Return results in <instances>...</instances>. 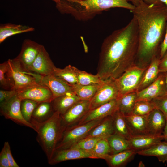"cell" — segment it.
Returning a JSON list of instances; mask_svg holds the SVG:
<instances>
[{
	"instance_id": "obj_50",
	"label": "cell",
	"mask_w": 167,
	"mask_h": 167,
	"mask_svg": "<svg viewBox=\"0 0 167 167\" xmlns=\"http://www.w3.org/2000/svg\"><path fill=\"white\" fill-rule=\"evenodd\" d=\"M55 3L58 2L60 0H52Z\"/></svg>"
},
{
	"instance_id": "obj_36",
	"label": "cell",
	"mask_w": 167,
	"mask_h": 167,
	"mask_svg": "<svg viewBox=\"0 0 167 167\" xmlns=\"http://www.w3.org/2000/svg\"><path fill=\"white\" fill-rule=\"evenodd\" d=\"M103 138H105L96 137H85L69 148L79 149L91 152L96 143L100 139Z\"/></svg>"
},
{
	"instance_id": "obj_15",
	"label": "cell",
	"mask_w": 167,
	"mask_h": 167,
	"mask_svg": "<svg viewBox=\"0 0 167 167\" xmlns=\"http://www.w3.org/2000/svg\"><path fill=\"white\" fill-rule=\"evenodd\" d=\"M56 66L44 46L33 63L30 71L41 76L53 74Z\"/></svg>"
},
{
	"instance_id": "obj_34",
	"label": "cell",
	"mask_w": 167,
	"mask_h": 167,
	"mask_svg": "<svg viewBox=\"0 0 167 167\" xmlns=\"http://www.w3.org/2000/svg\"><path fill=\"white\" fill-rule=\"evenodd\" d=\"M14 82L9 69L7 61L0 64V85L2 88L11 90Z\"/></svg>"
},
{
	"instance_id": "obj_48",
	"label": "cell",
	"mask_w": 167,
	"mask_h": 167,
	"mask_svg": "<svg viewBox=\"0 0 167 167\" xmlns=\"http://www.w3.org/2000/svg\"><path fill=\"white\" fill-rule=\"evenodd\" d=\"M165 78V81L166 82V86L167 88V72L163 73Z\"/></svg>"
},
{
	"instance_id": "obj_29",
	"label": "cell",
	"mask_w": 167,
	"mask_h": 167,
	"mask_svg": "<svg viewBox=\"0 0 167 167\" xmlns=\"http://www.w3.org/2000/svg\"><path fill=\"white\" fill-rule=\"evenodd\" d=\"M112 116L114 133L128 139L131 135L126 121L124 116L118 109Z\"/></svg>"
},
{
	"instance_id": "obj_40",
	"label": "cell",
	"mask_w": 167,
	"mask_h": 167,
	"mask_svg": "<svg viewBox=\"0 0 167 167\" xmlns=\"http://www.w3.org/2000/svg\"><path fill=\"white\" fill-rule=\"evenodd\" d=\"M3 147L5 148L11 167H19V165L16 162L12 156L10 147L8 142H5Z\"/></svg>"
},
{
	"instance_id": "obj_24",
	"label": "cell",
	"mask_w": 167,
	"mask_h": 167,
	"mask_svg": "<svg viewBox=\"0 0 167 167\" xmlns=\"http://www.w3.org/2000/svg\"><path fill=\"white\" fill-rule=\"evenodd\" d=\"M136 152L134 149H128L116 154L109 155L104 160L110 167H121L131 161L137 154Z\"/></svg>"
},
{
	"instance_id": "obj_38",
	"label": "cell",
	"mask_w": 167,
	"mask_h": 167,
	"mask_svg": "<svg viewBox=\"0 0 167 167\" xmlns=\"http://www.w3.org/2000/svg\"><path fill=\"white\" fill-rule=\"evenodd\" d=\"M155 108L154 105L151 101L139 100L136 102L132 114L148 115Z\"/></svg>"
},
{
	"instance_id": "obj_44",
	"label": "cell",
	"mask_w": 167,
	"mask_h": 167,
	"mask_svg": "<svg viewBox=\"0 0 167 167\" xmlns=\"http://www.w3.org/2000/svg\"><path fill=\"white\" fill-rule=\"evenodd\" d=\"M167 50V24L166 25L165 32L163 39L160 49L159 56L160 59H161L165 52Z\"/></svg>"
},
{
	"instance_id": "obj_5",
	"label": "cell",
	"mask_w": 167,
	"mask_h": 167,
	"mask_svg": "<svg viewBox=\"0 0 167 167\" xmlns=\"http://www.w3.org/2000/svg\"><path fill=\"white\" fill-rule=\"evenodd\" d=\"M104 118L92 120L79 126L66 127L57 145L55 150L71 147L79 141L85 138L89 132L99 124Z\"/></svg>"
},
{
	"instance_id": "obj_8",
	"label": "cell",
	"mask_w": 167,
	"mask_h": 167,
	"mask_svg": "<svg viewBox=\"0 0 167 167\" xmlns=\"http://www.w3.org/2000/svg\"><path fill=\"white\" fill-rule=\"evenodd\" d=\"M21 100L17 94L6 101L0 103V111L2 115L20 125L29 127L35 131V129L30 122L23 117L21 109Z\"/></svg>"
},
{
	"instance_id": "obj_31",
	"label": "cell",
	"mask_w": 167,
	"mask_h": 167,
	"mask_svg": "<svg viewBox=\"0 0 167 167\" xmlns=\"http://www.w3.org/2000/svg\"><path fill=\"white\" fill-rule=\"evenodd\" d=\"M54 112L51 102L40 103L34 111L32 118L42 122L49 118Z\"/></svg>"
},
{
	"instance_id": "obj_16",
	"label": "cell",
	"mask_w": 167,
	"mask_h": 167,
	"mask_svg": "<svg viewBox=\"0 0 167 167\" xmlns=\"http://www.w3.org/2000/svg\"><path fill=\"white\" fill-rule=\"evenodd\" d=\"M89 158L94 159L90 152L81 149L69 148L55 150L48 163L54 165L68 160Z\"/></svg>"
},
{
	"instance_id": "obj_27",
	"label": "cell",
	"mask_w": 167,
	"mask_h": 167,
	"mask_svg": "<svg viewBox=\"0 0 167 167\" xmlns=\"http://www.w3.org/2000/svg\"><path fill=\"white\" fill-rule=\"evenodd\" d=\"M136 99V92L120 94L117 99L118 110L124 116L132 114Z\"/></svg>"
},
{
	"instance_id": "obj_41",
	"label": "cell",
	"mask_w": 167,
	"mask_h": 167,
	"mask_svg": "<svg viewBox=\"0 0 167 167\" xmlns=\"http://www.w3.org/2000/svg\"><path fill=\"white\" fill-rule=\"evenodd\" d=\"M17 93V92L14 90H0V102L7 101L10 99Z\"/></svg>"
},
{
	"instance_id": "obj_39",
	"label": "cell",
	"mask_w": 167,
	"mask_h": 167,
	"mask_svg": "<svg viewBox=\"0 0 167 167\" xmlns=\"http://www.w3.org/2000/svg\"><path fill=\"white\" fill-rule=\"evenodd\" d=\"M151 101L155 108L161 110L167 117V95L156 98Z\"/></svg>"
},
{
	"instance_id": "obj_9",
	"label": "cell",
	"mask_w": 167,
	"mask_h": 167,
	"mask_svg": "<svg viewBox=\"0 0 167 167\" xmlns=\"http://www.w3.org/2000/svg\"><path fill=\"white\" fill-rule=\"evenodd\" d=\"M119 94L114 79L104 80L90 101V110L117 99Z\"/></svg>"
},
{
	"instance_id": "obj_2",
	"label": "cell",
	"mask_w": 167,
	"mask_h": 167,
	"mask_svg": "<svg viewBox=\"0 0 167 167\" xmlns=\"http://www.w3.org/2000/svg\"><path fill=\"white\" fill-rule=\"evenodd\" d=\"M137 21L139 46L135 64L147 68L153 58L159 56L161 45L167 24V6L144 1L131 11Z\"/></svg>"
},
{
	"instance_id": "obj_33",
	"label": "cell",
	"mask_w": 167,
	"mask_h": 167,
	"mask_svg": "<svg viewBox=\"0 0 167 167\" xmlns=\"http://www.w3.org/2000/svg\"><path fill=\"white\" fill-rule=\"evenodd\" d=\"M77 84L84 85L102 84L104 80L101 79L96 74L94 75L85 71L80 70L75 67Z\"/></svg>"
},
{
	"instance_id": "obj_11",
	"label": "cell",
	"mask_w": 167,
	"mask_h": 167,
	"mask_svg": "<svg viewBox=\"0 0 167 167\" xmlns=\"http://www.w3.org/2000/svg\"><path fill=\"white\" fill-rule=\"evenodd\" d=\"M136 101L144 100L151 101L156 98L167 95L165 78L163 73H159L156 79L150 85L136 92Z\"/></svg>"
},
{
	"instance_id": "obj_37",
	"label": "cell",
	"mask_w": 167,
	"mask_h": 167,
	"mask_svg": "<svg viewBox=\"0 0 167 167\" xmlns=\"http://www.w3.org/2000/svg\"><path fill=\"white\" fill-rule=\"evenodd\" d=\"M39 103L28 99L22 100L21 103V111L23 117L26 121L30 122L33 111Z\"/></svg>"
},
{
	"instance_id": "obj_3",
	"label": "cell",
	"mask_w": 167,
	"mask_h": 167,
	"mask_svg": "<svg viewBox=\"0 0 167 167\" xmlns=\"http://www.w3.org/2000/svg\"><path fill=\"white\" fill-rule=\"evenodd\" d=\"M56 7L62 14H71L76 19L86 21L103 11L122 8L131 11L135 6L127 0H60Z\"/></svg>"
},
{
	"instance_id": "obj_45",
	"label": "cell",
	"mask_w": 167,
	"mask_h": 167,
	"mask_svg": "<svg viewBox=\"0 0 167 167\" xmlns=\"http://www.w3.org/2000/svg\"><path fill=\"white\" fill-rule=\"evenodd\" d=\"M131 2L132 4L135 6H137L141 1H144L148 3L157 5L162 4L163 3L160 0H127Z\"/></svg>"
},
{
	"instance_id": "obj_7",
	"label": "cell",
	"mask_w": 167,
	"mask_h": 167,
	"mask_svg": "<svg viewBox=\"0 0 167 167\" xmlns=\"http://www.w3.org/2000/svg\"><path fill=\"white\" fill-rule=\"evenodd\" d=\"M147 68H142L135 64L114 79L120 94L136 92Z\"/></svg>"
},
{
	"instance_id": "obj_51",
	"label": "cell",
	"mask_w": 167,
	"mask_h": 167,
	"mask_svg": "<svg viewBox=\"0 0 167 167\" xmlns=\"http://www.w3.org/2000/svg\"><path fill=\"white\" fill-rule=\"evenodd\" d=\"M166 162H167V161H166Z\"/></svg>"
},
{
	"instance_id": "obj_22",
	"label": "cell",
	"mask_w": 167,
	"mask_h": 167,
	"mask_svg": "<svg viewBox=\"0 0 167 167\" xmlns=\"http://www.w3.org/2000/svg\"><path fill=\"white\" fill-rule=\"evenodd\" d=\"M160 59L159 56H157L154 57L152 60L145 70L137 91H140L145 88L157 78L160 73L158 68Z\"/></svg>"
},
{
	"instance_id": "obj_18",
	"label": "cell",
	"mask_w": 167,
	"mask_h": 167,
	"mask_svg": "<svg viewBox=\"0 0 167 167\" xmlns=\"http://www.w3.org/2000/svg\"><path fill=\"white\" fill-rule=\"evenodd\" d=\"M131 148L138 151L148 148L164 140L163 134L131 136L128 139Z\"/></svg>"
},
{
	"instance_id": "obj_12",
	"label": "cell",
	"mask_w": 167,
	"mask_h": 167,
	"mask_svg": "<svg viewBox=\"0 0 167 167\" xmlns=\"http://www.w3.org/2000/svg\"><path fill=\"white\" fill-rule=\"evenodd\" d=\"M42 46L30 39H26L23 41L19 54L15 58L25 70L30 71L31 66Z\"/></svg>"
},
{
	"instance_id": "obj_19",
	"label": "cell",
	"mask_w": 167,
	"mask_h": 167,
	"mask_svg": "<svg viewBox=\"0 0 167 167\" xmlns=\"http://www.w3.org/2000/svg\"><path fill=\"white\" fill-rule=\"evenodd\" d=\"M166 121L165 115L160 110L154 108L148 116V134H162Z\"/></svg>"
},
{
	"instance_id": "obj_42",
	"label": "cell",
	"mask_w": 167,
	"mask_h": 167,
	"mask_svg": "<svg viewBox=\"0 0 167 167\" xmlns=\"http://www.w3.org/2000/svg\"><path fill=\"white\" fill-rule=\"evenodd\" d=\"M0 167H11L5 148L3 147L0 153Z\"/></svg>"
},
{
	"instance_id": "obj_35",
	"label": "cell",
	"mask_w": 167,
	"mask_h": 167,
	"mask_svg": "<svg viewBox=\"0 0 167 167\" xmlns=\"http://www.w3.org/2000/svg\"><path fill=\"white\" fill-rule=\"evenodd\" d=\"M94 159H104L108 155L112 154V151L107 138L100 139L91 152Z\"/></svg>"
},
{
	"instance_id": "obj_49",
	"label": "cell",
	"mask_w": 167,
	"mask_h": 167,
	"mask_svg": "<svg viewBox=\"0 0 167 167\" xmlns=\"http://www.w3.org/2000/svg\"><path fill=\"white\" fill-rule=\"evenodd\" d=\"M167 6V0H160Z\"/></svg>"
},
{
	"instance_id": "obj_25",
	"label": "cell",
	"mask_w": 167,
	"mask_h": 167,
	"mask_svg": "<svg viewBox=\"0 0 167 167\" xmlns=\"http://www.w3.org/2000/svg\"><path fill=\"white\" fill-rule=\"evenodd\" d=\"M114 134L112 116L104 118L97 126L92 129L85 137H102L107 138Z\"/></svg>"
},
{
	"instance_id": "obj_1",
	"label": "cell",
	"mask_w": 167,
	"mask_h": 167,
	"mask_svg": "<svg viewBox=\"0 0 167 167\" xmlns=\"http://www.w3.org/2000/svg\"><path fill=\"white\" fill-rule=\"evenodd\" d=\"M138 46L137 24L133 17L126 25L114 31L104 40L97 74L103 80L120 77L135 64Z\"/></svg>"
},
{
	"instance_id": "obj_20",
	"label": "cell",
	"mask_w": 167,
	"mask_h": 167,
	"mask_svg": "<svg viewBox=\"0 0 167 167\" xmlns=\"http://www.w3.org/2000/svg\"><path fill=\"white\" fill-rule=\"evenodd\" d=\"M148 115H139L131 114L124 116L131 136L148 134Z\"/></svg>"
},
{
	"instance_id": "obj_4",
	"label": "cell",
	"mask_w": 167,
	"mask_h": 167,
	"mask_svg": "<svg viewBox=\"0 0 167 167\" xmlns=\"http://www.w3.org/2000/svg\"><path fill=\"white\" fill-rule=\"evenodd\" d=\"M61 115L55 111L47 119L38 121L32 118L30 122L37 134L36 139L48 161L51 158L62 133L66 129L62 124Z\"/></svg>"
},
{
	"instance_id": "obj_10",
	"label": "cell",
	"mask_w": 167,
	"mask_h": 167,
	"mask_svg": "<svg viewBox=\"0 0 167 167\" xmlns=\"http://www.w3.org/2000/svg\"><path fill=\"white\" fill-rule=\"evenodd\" d=\"M17 95L21 99H28L38 103L51 102L52 93L46 86L39 83L18 91Z\"/></svg>"
},
{
	"instance_id": "obj_30",
	"label": "cell",
	"mask_w": 167,
	"mask_h": 167,
	"mask_svg": "<svg viewBox=\"0 0 167 167\" xmlns=\"http://www.w3.org/2000/svg\"><path fill=\"white\" fill-rule=\"evenodd\" d=\"M107 139L112 151V154L131 149L128 139L119 135L113 134Z\"/></svg>"
},
{
	"instance_id": "obj_46",
	"label": "cell",
	"mask_w": 167,
	"mask_h": 167,
	"mask_svg": "<svg viewBox=\"0 0 167 167\" xmlns=\"http://www.w3.org/2000/svg\"><path fill=\"white\" fill-rule=\"evenodd\" d=\"M166 117V123L162 134L164 137V140H165V141H167V117Z\"/></svg>"
},
{
	"instance_id": "obj_14",
	"label": "cell",
	"mask_w": 167,
	"mask_h": 167,
	"mask_svg": "<svg viewBox=\"0 0 167 167\" xmlns=\"http://www.w3.org/2000/svg\"><path fill=\"white\" fill-rule=\"evenodd\" d=\"M90 101L80 100L61 115L62 124L65 127L73 126L90 110Z\"/></svg>"
},
{
	"instance_id": "obj_47",
	"label": "cell",
	"mask_w": 167,
	"mask_h": 167,
	"mask_svg": "<svg viewBox=\"0 0 167 167\" xmlns=\"http://www.w3.org/2000/svg\"><path fill=\"white\" fill-rule=\"evenodd\" d=\"M139 167H145L144 164L143 163L142 161H140L138 165Z\"/></svg>"
},
{
	"instance_id": "obj_28",
	"label": "cell",
	"mask_w": 167,
	"mask_h": 167,
	"mask_svg": "<svg viewBox=\"0 0 167 167\" xmlns=\"http://www.w3.org/2000/svg\"><path fill=\"white\" fill-rule=\"evenodd\" d=\"M101 84L84 85L77 83L71 85L73 92L80 100L90 101L95 95Z\"/></svg>"
},
{
	"instance_id": "obj_13",
	"label": "cell",
	"mask_w": 167,
	"mask_h": 167,
	"mask_svg": "<svg viewBox=\"0 0 167 167\" xmlns=\"http://www.w3.org/2000/svg\"><path fill=\"white\" fill-rule=\"evenodd\" d=\"M118 109L117 100H113L89 110L77 123L73 126H79L92 120L103 119L112 116Z\"/></svg>"
},
{
	"instance_id": "obj_26",
	"label": "cell",
	"mask_w": 167,
	"mask_h": 167,
	"mask_svg": "<svg viewBox=\"0 0 167 167\" xmlns=\"http://www.w3.org/2000/svg\"><path fill=\"white\" fill-rule=\"evenodd\" d=\"M137 154L145 156L156 157L160 162L167 161V141H161L148 148L137 151Z\"/></svg>"
},
{
	"instance_id": "obj_17",
	"label": "cell",
	"mask_w": 167,
	"mask_h": 167,
	"mask_svg": "<svg viewBox=\"0 0 167 167\" xmlns=\"http://www.w3.org/2000/svg\"><path fill=\"white\" fill-rule=\"evenodd\" d=\"M39 82L49 88L54 99L67 92H73L71 84L53 74L41 76Z\"/></svg>"
},
{
	"instance_id": "obj_23",
	"label": "cell",
	"mask_w": 167,
	"mask_h": 167,
	"mask_svg": "<svg viewBox=\"0 0 167 167\" xmlns=\"http://www.w3.org/2000/svg\"><path fill=\"white\" fill-rule=\"evenodd\" d=\"M35 28L28 26L12 23L2 24L0 26V43L15 35L32 32Z\"/></svg>"
},
{
	"instance_id": "obj_21",
	"label": "cell",
	"mask_w": 167,
	"mask_h": 167,
	"mask_svg": "<svg viewBox=\"0 0 167 167\" xmlns=\"http://www.w3.org/2000/svg\"><path fill=\"white\" fill-rule=\"evenodd\" d=\"M80 100L73 92H70L54 99L51 103L54 111L62 115Z\"/></svg>"
},
{
	"instance_id": "obj_6",
	"label": "cell",
	"mask_w": 167,
	"mask_h": 167,
	"mask_svg": "<svg viewBox=\"0 0 167 167\" xmlns=\"http://www.w3.org/2000/svg\"><path fill=\"white\" fill-rule=\"evenodd\" d=\"M7 61L14 83L12 90L17 91L40 83L41 76L25 70L15 58Z\"/></svg>"
},
{
	"instance_id": "obj_32",
	"label": "cell",
	"mask_w": 167,
	"mask_h": 167,
	"mask_svg": "<svg viewBox=\"0 0 167 167\" xmlns=\"http://www.w3.org/2000/svg\"><path fill=\"white\" fill-rule=\"evenodd\" d=\"M53 74L71 85L77 83L78 80L75 67L70 65L63 69L56 67L54 69Z\"/></svg>"
},
{
	"instance_id": "obj_43",
	"label": "cell",
	"mask_w": 167,
	"mask_h": 167,
	"mask_svg": "<svg viewBox=\"0 0 167 167\" xmlns=\"http://www.w3.org/2000/svg\"><path fill=\"white\" fill-rule=\"evenodd\" d=\"M158 68L160 73L167 72V50L160 59Z\"/></svg>"
}]
</instances>
